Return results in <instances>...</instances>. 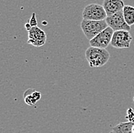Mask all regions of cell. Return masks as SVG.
I'll return each mask as SVG.
<instances>
[{"label": "cell", "mask_w": 134, "mask_h": 133, "mask_svg": "<svg viewBox=\"0 0 134 133\" xmlns=\"http://www.w3.org/2000/svg\"><path fill=\"white\" fill-rule=\"evenodd\" d=\"M85 58L91 67H100L105 65L110 59V54L106 48L90 46L85 50Z\"/></svg>", "instance_id": "6da1fadb"}, {"label": "cell", "mask_w": 134, "mask_h": 133, "mask_svg": "<svg viewBox=\"0 0 134 133\" xmlns=\"http://www.w3.org/2000/svg\"><path fill=\"white\" fill-rule=\"evenodd\" d=\"M108 25L106 20H86L83 19L81 23V28L85 37L90 41L97 34L104 30Z\"/></svg>", "instance_id": "7a4b0ae2"}, {"label": "cell", "mask_w": 134, "mask_h": 133, "mask_svg": "<svg viewBox=\"0 0 134 133\" xmlns=\"http://www.w3.org/2000/svg\"><path fill=\"white\" fill-rule=\"evenodd\" d=\"M108 17L103 6L92 3L86 6L82 12V18L86 20H104Z\"/></svg>", "instance_id": "3957f363"}, {"label": "cell", "mask_w": 134, "mask_h": 133, "mask_svg": "<svg viewBox=\"0 0 134 133\" xmlns=\"http://www.w3.org/2000/svg\"><path fill=\"white\" fill-rule=\"evenodd\" d=\"M133 40V38L130 33V31L126 30H118L114 31L110 45L115 48H129Z\"/></svg>", "instance_id": "277c9868"}, {"label": "cell", "mask_w": 134, "mask_h": 133, "mask_svg": "<svg viewBox=\"0 0 134 133\" xmlns=\"http://www.w3.org/2000/svg\"><path fill=\"white\" fill-rule=\"evenodd\" d=\"M114 32V31L110 27H107L104 30L100 32L94 38L89 41L90 45L101 48H106L111 42Z\"/></svg>", "instance_id": "5b68a950"}, {"label": "cell", "mask_w": 134, "mask_h": 133, "mask_svg": "<svg viewBox=\"0 0 134 133\" xmlns=\"http://www.w3.org/2000/svg\"><path fill=\"white\" fill-rule=\"evenodd\" d=\"M105 20L109 27H110L114 31H118V30L130 31L131 29L130 26L126 22L123 11L118 12L117 13L109 16L106 18Z\"/></svg>", "instance_id": "8992f818"}, {"label": "cell", "mask_w": 134, "mask_h": 133, "mask_svg": "<svg viewBox=\"0 0 134 133\" xmlns=\"http://www.w3.org/2000/svg\"><path fill=\"white\" fill-rule=\"evenodd\" d=\"M47 41V34L43 30L37 25L32 27L28 31L27 43L34 47H41L44 45Z\"/></svg>", "instance_id": "52a82bcc"}, {"label": "cell", "mask_w": 134, "mask_h": 133, "mask_svg": "<svg viewBox=\"0 0 134 133\" xmlns=\"http://www.w3.org/2000/svg\"><path fill=\"white\" fill-rule=\"evenodd\" d=\"M103 6L105 9L108 16L118 12L123 11L124 3L123 0H104Z\"/></svg>", "instance_id": "ba28073f"}, {"label": "cell", "mask_w": 134, "mask_h": 133, "mask_svg": "<svg viewBox=\"0 0 134 133\" xmlns=\"http://www.w3.org/2000/svg\"><path fill=\"white\" fill-rule=\"evenodd\" d=\"M134 122H121L118 125H115L113 128V131L115 133H133V126Z\"/></svg>", "instance_id": "9c48e42d"}, {"label": "cell", "mask_w": 134, "mask_h": 133, "mask_svg": "<svg viewBox=\"0 0 134 133\" xmlns=\"http://www.w3.org/2000/svg\"><path fill=\"white\" fill-rule=\"evenodd\" d=\"M124 16L125 18L126 22L130 25H134V7L132 6L126 5L124 6L123 9Z\"/></svg>", "instance_id": "30bf717a"}, {"label": "cell", "mask_w": 134, "mask_h": 133, "mask_svg": "<svg viewBox=\"0 0 134 133\" xmlns=\"http://www.w3.org/2000/svg\"><path fill=\"white\" fill-rule=\"evenodd\" d=\"M34 90V89H28L24 93V100L25 103L28 106H34L37 103L33 96Z\"/></svg>", "instance_id": "8fae6325"}, {"label": "cell", "mask_w": 134, "mask_h": 133, "mask_svg": "<svg viewBox=\"0 0 134 133\" xmlns=\"http://www.w3.org/2000/svg\"><path fill=\"white\" fill-rule=\"evenodd\" d=\"M29 23L31 24V27L37 26V18H36V14L34 12L32 14V17L29 20Z\"/></svg>", "instance_id": "7c38bea8"}, {"label": "cell", "mask_w": 134, "mask_h": 133, "mask_svg": "<svg viewBox=\"0 0 134 133\" xmlns=\"http://www.w3.org/2000/svg\"><path fill=\"white\" fill-rule=\"evenodd\" d=\"M31 28H32V27H31V24H30L29 22H27V23H26V24H25V28L27 29V32H28Z\"/></svg>", "instance_id": "4fadbf2b"}, {"label": "cell", "mask_w": 134, "mask_h": 133, "mask_svg": "<svg viewBox=\"0 0 134 133\" xmlns=\"http://www.w3.org/2000/svg\"><path fill=\"white\" fill-rule=\"evenodd\" d=\"M133 133H134V125L133 126Z\"/></svg>", "instance_id": "5bb4252c"}, {"label": "cell", "mask_w": 134, "mask_h": 133, "mask_svg": "<svg viewBox=\"0 0 134 133\" xmlns=\"http://www.w3.org/2000/svg\"><path fill=\"white\" fill-rule=\"evenodd\" d=\"M110 133H115V132H114V131H113V130H112V131H111V132H110Z\"/></svg>", "instance_id": "9a60e30c"}]
</instances>
